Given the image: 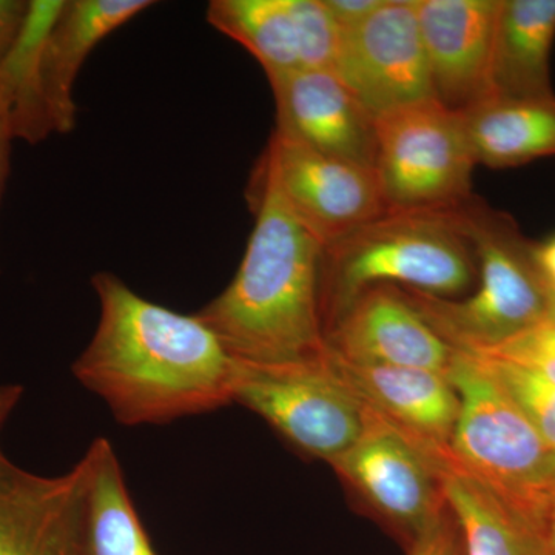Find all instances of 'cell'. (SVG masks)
Listing matches in <instances>:
<instances>
[{
	"mask_svg": "<svg viewBox=\"0 0 555 555\" xmlns=\"http://www.w3.org/2000/svg\"><path fill=\"white\" fill-rule=\"evenodd\" d=\"M91 284L100 321L72 372L116 422L163 426L233 403L235 360L198 317L142 298L113 273Z\"/></svg>",
	"mask_w": 555,
	"mask_h": 555,
	"instance_id": "1",
	"label": "cell"
},
{
	"mask_svg": "<svg viewBox=\"0 0 555 555\" xmlns=\"http://www.w3.org/2000/svg\"><path fill=\"white\" fill-rule=\"evenodd\" d=\"M255 225L232 283L196 317L236 361L292 364L327 356L320 313L323 243L297 218L259 160Z\"/></svg>",
	"mask_w": 555,
	"mask_h": 555,
	"instance_id": "2",
	"label": "cell"
},
{
	"mask_svg": "<svg viewBox=\"0 0 555 555\" xmlns=\"http://www.w3.org/2000/svg\"><path fill=\"white\" fill-rule=\"evenodd\" d=\"M477 273L476 251L455 208L387 210L323 247V332L367 288L396 286L449 298L473 286Z\"/></svg>",
	"mask_w": 555,
	"mask_h": 555,
	"instance_id": "3",
	"label": "cell"
},
{
	"mask_svg": "<svg viewBox=\"0 0 555 555\" xmlns=\"http://www.w3.org/2000/svg\"><path fill=\"white\" fill-rule=\"evenodd\" d=\"M455 210L476 251V292L456 301L401 292L452 349L486 352L540 326L554 297L537 266L535 243L525 238L509 215L476 198Z\"/></svg>",
	"mask_w": 555,
	"mask_h": 555,
	"instance_id": "4",
	"label": "cell"
},
{
	"mask_svg": "<svg viewBox=\"0 0 555 555\" xmlns=\"http://www.w3.org/2000/svg\"><path fill=\"white\" fill-rule=\"evenodd\" d=\"M448 378L460 400L452 462L514 505L555 481V452L476 353L452 357Z\"/></svg>",
	"mask_w": 555,
	"mask_h": 555,
	"instance_id": "5",
	"label": "cell"
},
{
	"mask_svg": "<svg viewBox=\"0 0 555 555\" xmlns=\"http://www.w3.org/2000/svg\"><path fill=\"white\" fill-rule=\"evenodd\" d=\"M232 401L264 418L301 454L331 465L357 443L371 408L323 360L251 364L235 360Z\"/></svg>",
	"mask_w": 555,
	"mask_h": 555,
	"instance_id": "6",
	"label": "cell"
},
{
	"mask_svg": "<svg viewBox=\"0 0 555 555\" xmlns=\"http://www.w3.org/2000/svg\"><path fill=\"white\" fill-rule=\"evenodd\" d=\"M387 210H452L473 198L477 166L462 113L426 100L375 118Z\"/></svg>",
	"mask_w": 555,
	"mask_h": 555,
	"instance_id": "7",
	"label": "cell"
},
{
	"mask_svg": "<svg viewBox=\"0 0 555 555\" xmlns=\"http://www.w3.org/2000/svg\"><path fill=\"white\" fill-rule=\"evenodd\" d=\"M443 463L371 408L363 436L331 466L361 509L408 551L448 507Z\"/></svg>",
	"mask_w": 555,
	"mask_h": 555,
	"instance_id": "8",
	"label": "cell"
},
{
	"mask_svg": "<svg viewBox=\"0 0 555 555\" xmlns=\"http://www.w3.org/2000/svg\"><path fill=\"white\" fill-rule=\"evenodd\" d=\"M334 73L375 118L433 100L415 0H383L367 20L339 28Z\"/></svg>",
	"mask_w": 555,
	"mask_h": 555,
	"instance_id": "9",
	"label": "cell"
},
{
	"mask_svg": "<svg viewBox=\"0 0 555 555\" xmlns=\"http://www.w3.org/2000/svg\"><path fill=\"white\" fill-rule=\"evenodd\" d=\"M259 160L323 246L387 211L377 170L371 167L323 155L276 131Z\"/></svg>",
	"mask_w": 555,
	"mask_h": 555,
	"instance_id": "10",
	"label": "cell"
},
{
	"mask_svg": "<svg viewBox=\"0 0 555 555\" xmlns=\"http://www.w3.org/2000/svg\"><path fill=\"white\" fill-rule=\"evenodd\" d=\"M276 102V133L332 158L375 169V116L327 69L269 76Z\"/></svg>",
	"mask_w": 555,
	"mask_h": 555,
	"instance_id": "11",
	"label": "cell"
},
{
	"mask_svg": "<svg viewBox=\"0 0 555 555\" xmlns=\"http://www.w3.org/2000/svg\"><path fill=\"white\" fill-rule=\"evenodd\" d=\"M502 0H415L434 100L465 112L492 96L491 60Z\"/></svg>",
	"mask_w": 555,
	"mask_h": 555,
	"instance_id": "12",
	"label": "cell"
},
{
	"mask_svg": "<svg viewBox=\"0 0 555 555\" xmlns=\"http://www.w3.org/2000/svg\"><path fill=\"white\" fill-rule=\"evenodd\" d=\"M324 341L328 352L350 363L427 369L447 375L455 353L396 286L363 292L324 328Z\"/></svg>",
	"mask_w": 555,
	"mask_h": 555,
	"instance_id": "13",
	"label": "cell"
},
{
	"mask_svg": "<svg viewBox=\"0 0 555 555\" xmlns=\"http://www.w3.org/2000/svg\"><path fill=\"white\" fill-rule=\"evenodd\" d=\"M86 463L62 476L30 473L0 447V555H82Z\"/></svg>",
	"mask_w": 555,
	"mask_h": 555,
	"instance_id": "14",
	"label": "cell"
},
{
	"mask_svg": "<svg viewBox=\"0 0 555 555\" xmlns=\"http://www.w3.org/2000/svg\"><path fill=\"white\" fill-rule=\"evenodd\" d=\"M328 361L364 403L427 454L438 462L451 459L460 400L447 374L427 369L350 363L331 352Z\"/></svg>",
	"mask_w": 555,
	"mask_h": 555,
	"instance_id": "15",
	"label": "cell"
},
{
	"mask_svg": "<svg viewBox=\"0 0 555 555\" xmlns=\"http://www.w3.org/2000/svg\"><path fill=\"white\" fill-rule=\"evenodd\" d=\"M152 5L150 0H64L42 53L43 94L56 133L75 130V83L91 51Z\"/></svg>",
	"mask_w": 555,
	"mask_h": 555,
	"instance_id": "16",
	"label": "cell"
},
{
	"mask_svg": "<svg viewBox=\"0 0 555 555\" xmlns=\"http://www.w3.org/2000/svg\"><path fill=\"white\" fill-rule=\"evenodd\" d=\"M555 0H502L491 60L492 96H553Z\"/></svg>",
	"mask_w": 555,
	"mask_h": 555,
	"instance_id": "17",
	"label": "cell"
},
{
	"mask_svg": "<svg viewBox=\"0 0 555 555\" xmlns=\"http://www.w3.org/2000/svg\"><path fill=\"white\" fill-rule=\"evenodd\" d=\"M460 113L477 164L509 169L555 156V94L491 96Z\"/></svg>",
	"mask_w": 555,
	"mask_h": 555,
	"instance_id": "18",
	"label": "cell"
},
{
	"mask_svg": "<svg viewBox=\"0 0 555 555\" xmlns=\"http://www.w3.org/2000/svg\"><path fill=\"white\" fill-rule=\"evenodd\" d=\"M82 460V555H156L109 440L94 438Z\"/></svg>",
	"mask_w": 555,
	"mask_h": 555,
	"instance_id": "19",
	"label": "cell"
},
{
	"mask_svg": "<svg viewBox=\"0 0 555 555\" xmlns=\"http://www.w3.org/2000/svg\"><path fill=\"white\" fill-rule=\"evenodd\" d=\"M441 483L466 555H542L525 514L452 459L441 466Z\"/></svg>",
	"mask_w": 555,
	"mask_h": 555,
	"instance_id": "20",
	"label": "cell"
},
{
	"mask_svg": "<svg viewBox=\"0 0 555 555\" xmlns=\"http://www.w3.org/2000/svg\"><path fill=\"white\" fill-rule=\"evenodd\" d=\"M64 0H31L20 36L0 65L14 139L39 144L54 133L42 86V53Z\"/></svg>",
	"mask_w": 555,
	"mask_h": 555,
	"instance_id": "21",
	"label": "cell"
},
{
	"mask_svg": "<svg viewBox=\"0 0 555 555\" xmlns=\"http://www.w3.org/2000/svg\"><path fill=\"white\" fill-rule=\"evenodd\" d=\"M207 20L250 51L268 78L301 69L291 0H214Z\"/></svg>",
	"mask_w": 555,
	"mask_h": 555,
	"instance_id": "22",
	"label": "cell"
},
{
	"mask_svg": "<svg viewBox=\"0 0 555 555\" xmlns=\"http://www.w3.org/2000/svg\"><path fill=\"white\" fill-rule=\"evenodd\" d=\"M502 383L540 437L555 452V385L532 369L489 353H476Z\"/></svg>",
	"mask_w": 555,
	"mask_h": 555,
	"instance_id": "23",
	"label": "cell"
},
{
	"mask_svg": "<svg viewBox=\"0 0 555 555\" xmlns=\"http://www.w3.org/2000/svg\"><path fill=\"white\" fill-rule=\"evenodd\" d=\"M299 42L301 69L334 72L339 47V27L324 0H291Z\"/></svg>",
	"mask_w": 555,
	"mask_h": 555,
	"instance_id": "24",
	"label": "cell"
},
{
	"mask_svg": "<svg viewBox=\"0 0 555 555\" xmlns=\"http://www.w3.org/2000/svg\"><path fill=\"white\" fill-rule=\"evenodd\" d=\"M406 555H466L462 529L449 505L436 524L409 547Z\"/></svg>",
	"mask_w": 555,
	"mask_h": 555,
	"instance_id": "25",
	"label": "cell"
},
{
	"mask_svg": "<svg viewBox=\"0 0 555 555\" xmlns=\"http://www.w3.org/2000/svg\"><path fill=\"white\" fill-rule=\"evenodd\" d=\"M516 506L528 518L542 555H555V481L534 499Z\"/></svg>",
	"mask_w": 555,
	"mask_h": 555,
	"instance_id": "26",
	"label": "cell"
},
{
	"mask_svg": "<svg viewBox=\"0 0 555 555\" xmlns=\"http://www.w3.org/2000/svg\"><path fill=\"white\" fill-rule=\"evenodd\" d=\"M28 7L27 0H0V65L20 36Z\"/></svg>",
	"mask_w": 555,
	"mask_h": 555,
	"instance_id": "27",
	"label": "cell"
},
{
	"mask_svg": "<svg viewBox=\"0 0 555 555\" xmlns=\"http://www.w3.org/2000/svg\"><path fill=\"white\" fill-rule=\"evenodd\" d=\"M339 28H349L367 20L383 0H324Z\"/></svg>",
	"mask_w": 555,
	"mask_h": 555,
	"instance_id": "28",
	"label": "cell"
},
{
	"mask_svg": "<svg viewBox=\"0 0 555 555\" xmlns=\"http://www.w3.org/2000/svg\"><path fill=\"white\" fill-rule=\"evenodd\" d=\"M14 137L11 130L9 102H7L5 91L0 82V201H2L3 190H5L7 179L10 175L11 144Z\"/></svg>",
	"mask_w": 555,
	"mask_h": 555,
	"instance_id": "29",
	"label": "cell"
},
{
	"mask_svg": "<svg viewBox=\"0 0 555 555\" xmlns=\"http://www.w3.org/2000/svg\"><path fill=\"white\" fill-rule=\"evenodd\" d=\"M535 259L547 288L555 297V235L545 243L535 244Z\"/></svg>",
	"mask_w": 555,
	"mask_h": 555,
	"instance_id": "30",
	"label": "cell"
},
{
	"mask_svg": "<svg viewBox=\"0 0 555 555\" xmlns=\"http://www.w3.org/2000/svg\"><path fill=\"white\" fill-rule=\"evenodd\" d=\"M22 396H24V387L0 383V429L20 404Z\"/></svg>",
	"mask_w": 555,
	"mask_h": 555,
	"instance_id": "31",
	"label": "cell"
},
{
	"mask_svg": "<svg viewBox=\"0 0 555 555\" xmlns=\"http://www.w3.org/2000/svg\"><path fill=\"white\" fill-rule=\"evenodd\" d=\"M545 331L550 332L553 337H555V297L553 299V305H551L550 313H547L546 320L540 324Z\"/></svg>",
	"mask_w": 555,
	"mask_h": 555,
	"instance_id": "32",
	"label": "cell"
}]
</instances>
